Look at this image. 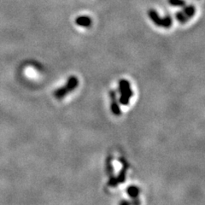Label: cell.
<instances>
[{"label":"cell","mask_w":205,"mask_h":205,"mask_svg":"<svg viewBox=\"0 0 205 205\" xmlns=\"http://www.w3.org/2000/svg\"><path fill=\"white\" fill-rule=\"evenodd\" d=\"M119 92L121 93V98L119 100L120 103L122 105H127L133 93L129 82L126 80H121L119 81Z\"/></svg>","instance_id":"cell-1"},{"label":"cell","mask_w":205,"mask_h":205,"mask_svg":"<svg viewBox=\"0 0 205 205\" xmlns=\"http://www.w3.org/2000/svg\"><path fill=\"white\" fill-rule=\"evenodd\" d=\"M75 23L77 24L78 26H80V27H91L92 20L91 19V17L86 16H79L76 18Z\"/></svg>","instance_id":"cell-2"},{"label":"cell","mask_w":205,"mask_h":205,"mask_svg":"<svg viewBox=\"0 0 205 205\" xmlns=\"http://www.w3.org/2000/svg\"><path fill=\"white\" fill-rule=\"evenodd\" d=\"M110 94V97H111V100H112V103H111V111L114 115L116 116H120L121 115V109H120V107L118 105V103L116 102V93L115 92H109Z\"/></svg>","instance_id":"cell-3"},{"label":"cell","mask_w":205,"mask_h":205,"mask_svg":"<svg viewBox=\"0 0 205 205\" xmlns=\"http://www.w3.org/2000/svg\"><path fill=\"white\" fill-rule=\"evenodd\" d=\"M148 16H149V17L151 19V20H152L157 26L162 27V18H161V17L159 16V15L157 14V12L156 10H149V11H148Z\"/></svg>","instance_id":"cell-4"},{"label":"cell","mask_w":205,"mask_h":205,"mask_svg":"<svg viewBox=\"0 0 205 205\" xmlns=\"http://www.w3.org/2000/svg\"><path fill=\"white\" fill-rule=\"evenodd\" d=\"M139 188L137 187L135 185H131L129 187H127L126 189V193L129 196L130 198H132L133 199H136L138 198V196L139 194Z\"/></svg>","instance_id":"cell-5"},{"label":"cell","mask_w":205,"mask_h":205,"mask_svg":"<svg viewBox=\"0 0 205 205\" xmlns=\"http://www.w3.org/2000/svg\"><path fill=\"white\" fill-rule=\"evenodd\" d=\"M78 84H79L78 79L76 78V77H71V78L68 80V85H67L66 89L68 90V92H70L72 90H74V89L76 88V87L78 86Z\"/></svg>","instance_id":"cell-6"},{"label":"cell","mask_w":205,"mask_h":205,"mask_svg":"<svg viewBox=\"0 0 205 205\" xmlns=\"http://www.w3.org/2000/svg\"><path fill=\"white\" fill-rule=\"evenodd\" d=\"M195 12L196 10L193 5H188V6L184 7V10H183V13L188 17V18H191V17L194 16Z\"/></svg>","instance_id":"cell-7"},{"label":"cell","mask_w":205,"mask_h":205,"mask_svg":"<svg viewBox=\"0 0 205 205\" xmlns=\"http://www.w3.org/2000/svg\"><path fill=\"white\" fill-rule=\"evenodd\" d=\"M172 24H173V20L169 16H167L162 18V27L168 28L172 26Z\"/></svg>","instance_id":"cell-8"},{"label":"cell","mask_w":205,"mask_h":205,"mask_svg":"<svg viewBox=\"0 0 205 205\" xmlns=\"http://www.w3.org/2000/svg\"><path fill=\"white\" fill-rule=\"evenodd\" d=\"M175 17H176V19L182 24L185 23L188 20V19H189V18L183 13V11H182V12H177L176 15H175Z\"/></svg>","instance_id":"cell-9"},{"label":"cell","mask_w":205,"mask_h":205,"mask_svg":"<svg viewBox=\"0 0 205 205\" xmlns=\"http://www.w3.org/2000/svg\"><path fill=\"white\" fill-rule=\"evenodd\" d=\"M168 3L173 6H184L185 2L184 0H168Z\"/></svg>","instance_id":"cell-10"}]
</instances>
